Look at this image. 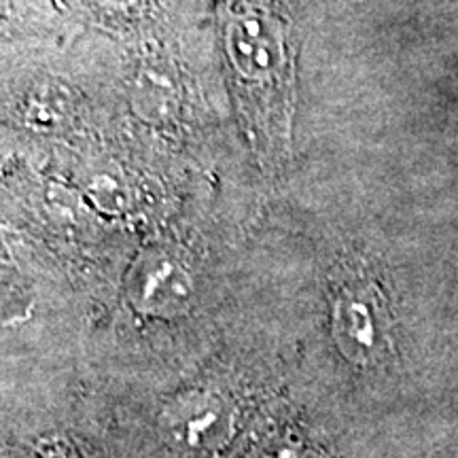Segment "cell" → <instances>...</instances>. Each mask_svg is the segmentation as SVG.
Returning a JSON list of instances; mask_svg holds the SVG:
<instances>
[{
	"label": "cell",
	"instance_id": "obj_1",
	"mask_svg": "<svg viewBox=\"0 0 458 458\" xmlns=\"http://www.w3.org/2000/svg\"><path fill=\"white\" fill-rule=\"evenodd\" d=\"M223 37L244 113L257 119L263 136H286L293 108L295 49L284 20L267 0H229Z\"/></svg>",
	"mask_w": 458,
	"mask_h": 458
}]
</instances>
